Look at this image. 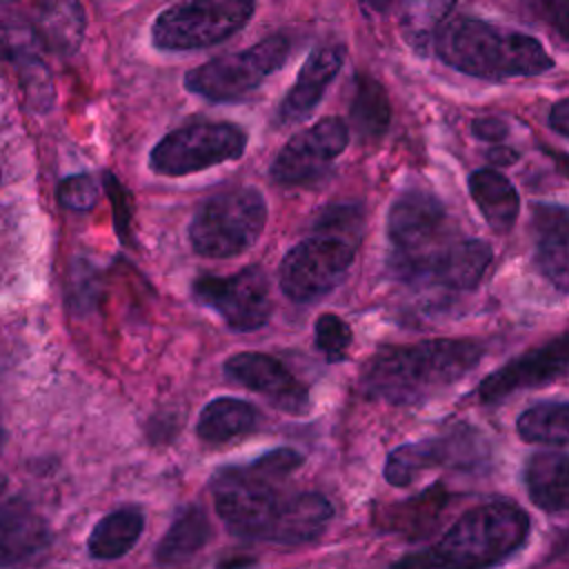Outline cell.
Here are the masks:
<instances>
[{
	"label": "cell",
	"instance_id": "obj_1",
	"mask_svg": "<svg viewBox=\"0 0 569 569\" xmlns=\"http://www.w3.org/2000/svg\"><path fill=\"white\" fill-rule=\"evenodd\" d=\"M302 465V453L278 447L247 465L211 476L216 511L238 538L300 547L327 529L333 507L316 491H284L280 482Z\"/></svg>",
	"mask_w": 569,
	"mask_h": 569
},
{
	"label": "cell",
	"instance_id": "obj_2",
	"mask_svg": "<svg viewBox=\"0 0 569 569\" xmlns=\"http://www.w3.org/2000/svg\"><path fill=\"white\" fill-rule=\"evenodd\" d=\"M485 349L467 338H436L378 349L360 373V391L387 405H418L465 378Z\"/></svg>",
	"mask_w": 569,
	"mask_h": 569
},
{
	"label": "cell",
	"instance_id": "obj_3",
	"mask_svg": "<svg viewBox=\"0 0 569 569\" xmlns=\"http://www.w3.org/2000/svg\"><path fill=\"white\" fill-rule=\"evenodd\" d=\"M529 536V516L509 500H489L465 511L433 545L407 553L391 569H493Z\"/></svg>",
	"mask_w": 569,
	"mask_h": 569
},
{
	"label": "cell",
	"instance_id": "obj_4",
	"mask_svg": "<svg viewBox=\"0 0 569 569\" xmlns=\"http://www.w3.org/2000/svg\"><path fill=\"white\" fill-rule=\"evenodd\" d=\"M433 51L447 67L480 80L529 78L553 67V58L536 38L476 18L445 22L433 36Z\"/></svg>",
	"mask_w": 569,
	"mask_h": 569
},
{
	"label": "cell",
	"instance_id": "obj_5",
	"mask_svg": "<svg viewBox=\"0 0 569 569\" xmlns=\"http://www.w3.org/2000/svg\"><path fill=\"white\" fill-rule=\"evenodd\" d=\"M387 240L391 273L405 282L431 287L458 238L451 236L445 204L429 191L409 189L389 207Z\"/></svg>",
	"mask_w": 569,
	"mask_h": 569
},
{
	"label": "cell",
	"instance_id": "obj_6",
	"mask_svg": "<svg viewBox=\"0 0 569 569\" xmlns=\"http://www.w3.org/2000/svg\"><path fill=\"white\" fill-rule=\"evenodd\" d=\"M267 222V202L253 187L216 193L189 224L191 249L202 258H233L256 244Z\"/></svg>",
	"mask_w": 569,
	"mask_h": 569
},
{
	"label": "cell",
	"instance_id": "obj_7",
	"mask_svg": "<svg viewBox=\"0 0 569 569\" xmlns=\"http://www.w3.org/2000/svg\"><path fill=\"white\" fill-rule=\"evenodd\" d=\"M287 56V36L273 33L249 49L222 53L200 67H193L184 76V89L211 102L238 100L276 73L284 64Z\"/></svg>",
	"mask_w": 569,
	"mask_h": 569
},
{
	"label": "cell",
	"instance_id": "obj_8",
	"mask_svg": "<svg viewBox=\"0 0 569 569\" xmlns=\"http://www.w3.org/2000/svg\"><path fill=\"white\" fill-rule=\"evenodd\" d=\"M256 0H187L164 9L151 27V42L164 51L218 44L253 16Z\"/></svg>",
	"mask_w": 569,
	"mask_h": 569
},
{
	"label": "cell",
	"instance_id": "obj_9",
	"mask_svg": "<svg viewBox=\"0 0 569 569\" xmlns=\"http://www.w3.org/2000/svg\"><path fill=\"white\" fill-rule=\"evenodd\" d=\"M247 133L231 122H191L158 140L149 153L151 171L169 178L204 171L213 164L238 160Z\"/></svg>",
	"mask_w": 569,
	"mask_h": 569
},
{
	"label": "cell",
	"instance_id": "obj_10",
	"mask_svg": "<svg viewBox=\"0 0 569 569\" xmlns=\"http://www.w3.org/2000/svg\"><path fill=\"white\" fill-rule=\"evenodd\" d=\"M356 247L338 236H316L291 247L280 262V289L293 302H313L336 289L353 264Z\"/></svg>",
	"mask_w": 569,
	"mask_h": 569
},
{
	"label": "cell",
	"instance_id": "obj_11",
	"mask_svg": "<svg viewBox=\"0 0 569 569\" xmlns=\"http://www.w3.org/2000/svg\"><path fill=\"white\" fill-rule=\"evenodd\" d=\"M489 460V445L480 431L460 425L440 436L405 442L387 456L385 478L393 487H407L433 467L480 469Z\"/></svg>",
	"mask_w": 569,
	"mask_h": 569
},
{
	"label": "cell",
	"instance_id": "obj_12",
	"mask_svg": "<svg viewBox=\"0 0 569 569\" xmlns=\"http://www.w3.org/2000/svg\"><path fill=\"white\" fill-rule=\"evenodd\" d=\"M193 298L213 309L233 331H256L271 316L269 282L260 267H247L227 278L200 276L193 282Z\"/></svg>",
	"mask_w": 569,
	"mask_h": 569
},
{
	"label": "cell",
	"instance_id": "obj_13",
	"mask_svg": "<svg viewBox=\"0 0 569 569\" xmlns=\"http://www.w3.org/2000/svg\"><path fill=\"white\" fill-rule=\"evenodd\" d=\"M349 129L340 118H322L296 133L273 158L269 176L276 184L300 187L316 182L329 164L347 149Z\"/></svg>",
	"mask_w": 569,
	"mask_h": 569
},
{
	"label": "cell",
	"instance_id": "obj_14",
	"mask_svg": "<svg viewBox=\"0 0 569 569\" xmlns=\"http://www.w3.org/2000/svg\"><path fill=\"white\" fill-rule=\"evenodd\" d=\"M562 378H569V331L520 353L489 373L478 385V398L485 405H493L516 391L542 387Z\"/></svg>",
	"mask_w": 569,
	"mask_h": 569
},
{
	"label": "cell",
	"instance_id": "obj_15",
	"mask_svg": "<svg viewBox=\"0 0 569 569\" xmlns=\"http://www.w3.org/2000/svg\"><path fill=\"white\" fill-rule=\"evenodd\" d=\"M224 373L233 382L267 396L280 411L302 413L309 407L307 387L273 356L242 351L224 362Z\"/></svg>",
	"mask_w": 569,
	"mask_h": 569
},
{
	"label": "cell",
	"instance_id": "obj_16",
	"mask_svg": "<svg viewBox=\"0 0 569 569\" xmlns=\"http://www.w3.org/2000/svg\"><path fill=\"white\" fill-rule=\"evenodd\" d=\"M531 227L538 271L558 291L569 293V204L536 202Z\"/></svg>",
	"mask_w": 569,
	"mask_h": 569
},
{
	"label": "cell",
	"instance_id": "obj_17",
	"mask_svg": "<svg viewBox=\"0 0 569 569\" xmlns=\"http://www.w3.org/2000/svg\"><path fill=\"white\" fill-rule=\"evenodd\" d=\"M347 58V49L342 44H325L316 47L302 69L296 76V82L284 93L280 107H278V122L291 124L302 118H307L316 104L322 100L327 87L342 69V62Z\"/></svg>",
	"mask_w": 569,
	"mask_h": 569
},
{
	"label": "cell",
	"instance_id": "obj_18",
	"mask_svg": "<svg viewBox=\"0 0 569 569\" xmlns=\"http://www.w3.org/2000/svg\"><path fill=\"white\" fill-rule=\"evenodd\" d=\"M51 542L49 525L22 498H7L0 509V565L11 569L31 560Z\"/></svg>",
	"mask_w": 569,
	"mask_h": 569
},
{
	"label": "cell",
	"instance_id": "obj_19",
	"mask_svg": "<svg viewBox=\"0 0 569 569\" xmlns=\"http://www.w3.org/2000/svg\"><path fill=\"white\" fill-rule=\"evenodd\" d=\"M33 29L40 47L67 58L76 53L84 40V9L80 0H38Z\"/></svg>",
	"mask_w": 569,
	"mask_h": 569
},
{
	"label": "cell",
	"instance_id": "obj_20",
	"mask_svg": "<svg viewBox=\"0 0 569 569\" xmlns=\"http://www.w3.org/2000/svg\"><path fill=\"white\" fill-rule=\"evenodd\" d=\"M531 502L547 513L569 511V453L538 451L522 471Z\"/></svg>",
	"mask_w": 569,
	"mask_h": 569
},
{
	"label": "cell",
	"instance_id": "obj_21",
	"mask_svg": "<svg viewBox=\"0 0 569 569\" xmlns=\"http://www.w3.org/2000/svg\"><path fill=\"white\" fill-rule=\"evenodd\" d=\"M469 196L496 233H507L520 213L516 187L496 169H476L469 180Z\"/></svg>",
	"mask_w": 569,
	"mask_h": 569
},
{
	"label": "cell",
	"instance_id": "obj_22",
	"mask_svg": "<svg viewBox=\"0 0 569 569\" xmlns=\"http://www.w3.org/2000/svg\"><path fill=\"white\" fill-rule=\"evenodd\" d=\"M213 536L211 520L200 505L184 507L156 547V562L173 567L191 560Z\"/></svg>",
	"mask_w": 569,
	"mask_h": 569
},
{
	"label": "cell",
	"instance_id": "obj_23",
	"mask_svg": "<svg viewBox=\"0 0 569 569\" xmlns=\"http://www.w3.org/2000/svg\"><path fill=\"white\" fill-rule=\"evenodd\" d=\"M493 249L478 238H458L442 260L431 287L445 291H471L491 264Z\"/></svg>",
	"mask_w": 569,
	"mask_h": 569
},
{
	"label": "cell",
	"instance_id": "obj_24",
	"mask_svg": "<svg viewBox=\"0 0 569 569\" xmlns=\"http://www.w3.org/2000/svg\"><path fill=\"white\" fill-rule=\"evenodd\" d=\"M144 529V513L140 507L127 505L107 513L89 533L87 549L96 560H116L133 549Z\"/></svg>",
	"mask_w": 569,
	"mask_h": 569
},
{
	"label": "cell",
	"instance_id": "obj_25",
	"mask_svg": "<svg viewBox=\"0 0 569 569\" xmlns=\"http://www.w3.org/2000/svg\"><path fill=\"white\" fill-rule=\"evenodd\" d=\"M258 422V411L253 405L240 398H213L200 411L196 431L204 442H227L231 438L249 433Z\"/></svg>",
	"mask_w": 569,
	"mask_h": 569
},
{
	"label": "cell",
	"instance_id": "obj_26",
	"mask_svg": "<svg viewBox=\"0 0 569 569\" xmlns=\"http://www.w3.org/2000/svg\"><path fill=\"white\" fill-rule=\"evenodd\" d=\"M349 113L353 129L362 140H378L391 122V104L385 87L376 78L358 73Z\"/></svg>",
	"mask_w": 569,
	"mask_h": 569
},
{
	"label": "cell",
	"instance_id": "obj_27",
	"mask_svg": "<svg viewBox=\"0 0 569 569\" xmlns=\"http://www.w3.org/2000/svg\"><path fill=\"white\" fill-rule=\"evenodd\" d=\"M525 442L569 445V400H542L525 409L516 420Z\"/></svg>",
	"mask_w": 569,
	"mask_h": 569
},
{
	"label": "cell",
	"instance_id": "obj_28",
	"mask_svg": "<svg viewBox=\"0 0 569 569\" xmlns=\"http://www.w3.org/2000/svg\"><path fill=\"white\" fill-rule=\"evenodd\" d=\"M458 0H400L398 22L411 47L433 40L440 22Z\"/></svg>",
	"mask_w": 569,
	"mask_h": 569
},
{
	"label": "cell",
	"instance_id": "obj_29",
	"mask_svg": "<svg viewBox=\"0 0 569 569\" xmlns=\"http://www.w3.org/2000/svg\"><path fill=\"white\" fill-rule=\"evenodd\" d=\"M16 67V73H18V80L22 84V91H24V98L29 102V107L33 111H49L51 104H53V82H51V73L47 69V64L40 60V56H27L22 60H16L13 62Z\"/></svg>",
	"mask_w": 569,
	"mask_h": 569
},
{
	"label": "cell",
	"instance_id": "obj_30",
	"mask_svg": "<svg viewBox=\"0 0 569 569\" xmlns=\"http://www.w3.org/2000/svg\"><path fill=\"white\" fill-rule=\"evenodd\" d=\"M445 493L440 491V487H433L420 496H416L413 500H409L407 505H402V509L391 518L396 529L402 531H413V527L425 529L429 527V522H433L445 505Z\"/></svg>",
	"mask_w": 569,
	"mask_h": 569
},
{
	"label": "cell",
	"instance_id": "obj_31",
	"mask_svg": "<svg viewBox=\"0 0 569 569\" xmlns=\"http://www.w3.org/2000/svg\"><path fill=\"white\" fill-rule=\"evenodd\" d=\"M351 345L349 325L336 313H322L316 320V347L325 353L329 362L345 360L347 349Z\"/></svg>",
	"mask_w": 569,
	"mask_h": 569
},
{
	"label": "cell",
	"instance_id": "obj_32",
	"mask_svg": "<svg viewBox=\"0 0 569 569\" xmlns=\"http://www.w3.org/2000/svg\"><path fill=\"white\" fill-rule=\"evenodd\" d=\"M58 200L71 211H89L98 202V184L89 173H76L60 182Z\"/></svg>",
	"mask_w": 569,
	"mask_h": 569
},
{
	"label": "cell",
	"instance_id": "obj_33",
	"mask_svg": "<svg viewBox=\"0 0 569 569\" xmlns=\"http://www.w3.org/2000/svg\"><path fill=\"white\" fill-rule=\"evenodd\" d=\"M360 224H362L360 207H356V204H336L320 218L318 227L325 236H338V238H345V240L353 242L356 231H358Z\"/></svg>",
	"mask_w": 569,
	"mask_h": 569
},
{
	"label": "cell",
	"instance_id": "obj_34",
	"mask_svg": "<svg viewBox=\"0 0 569 569\" xmlns=\"http://www.w3.org/2000/svg\"><path fill=\"white\" fill-rule=\"evenodd\" d=\"M104 189L109 200L113 202V218H116V231L122 242H131V198L129 191L118 182V178L107 171L104 173Z\"/></svg>",
	"mask_w": 569,
	"mask_h": 569
},
{
	"label": "cell",
	"instance_id": "obj_35",
	"mask_svg": "<svg viewBox=\"0 0 569 569\" xmlns=\"http://www.w3.org/2000/svg\"><path fill=\"white\" fill-rule=\"evenodd\" d=\"M542 18L556 33L569 40V0H536Z\"/></svg>",
	"mask_w": 569,
	"mask_h": 569
},
{
	"label": "cell",
	"instance_id": "obj_36",
	"mask_svg": "<svg viewBox=\"0 0 569 569\" xmlns=\"http://www.w3.org/2000/svg\"><path fill=\"white\" fill-rule=\"evenodd\" d=\"M471 131L476 138L487 140V142H498L507 136V124L500 118L487 116V118H478L471 122Z\"/></svg>",
	"mask_w": 569,
	"mask_h": 569
},
{
	"label": "cell",
	"instance_id": "obj_37",
	"mask_svg": "<svg viewBox=\"0 0 569 569\" xmlns=\"http://www.w3.org/2000/svg\"><path fill=\"white\" fill-rule=\"evenodd\" d=\"M549 124H551V129H556L558 133L569 138V98H565L551 107Z\"/></svg>",
	"mask_w": 569,
	"mask_h": 569
},
{
	"label": "cell",
	"instance_id": "obj_38",
	"mask_svg": "<svg viewBox=\"0 0 569 569\" xmlns=\"http://www.w3.org/2000/svg\"><path fill=\"white\" fill-rule=\"evenodd\" d=\"M489 160L496 164V167H507V164H513L520 156H518V151L516 149H511V147H493V149H489Z\"/></svg>",
	"mask_w": 569,
	"mask_h": 569
},
{
	"label": "cell",
	"instance_id": "obj_39",
	"mask_svg": "<svg viewBox=\"0 0 569 569\" xmlns=\"http://www.w3.org/2000/svg\"><path fill=\"white\" fill-rule=\"evenodd\" d=\"M360 4L369 13H385L387 7L391 4V0H360Z\"/></svg>",
	"mask_w": 569,
	"mask_h": 569
},
{
	"label": "cell",
	"instance_id": "obj_40",
	"mask_svg": "<svg viewBox=\"0 0 569 569\" xmlns=\"http://www.w3.org/2000/svg\"><path fill=\"white\" fill-rule=\"evenodd\" d=\"M253 560H249V558H229V560H224V562H220L218 565V569H247L249 565H251Z\"/></svg>",
	"mask_w": 569,
	"mask_h": 569
}]
</instances>
